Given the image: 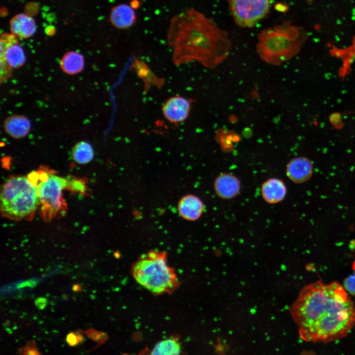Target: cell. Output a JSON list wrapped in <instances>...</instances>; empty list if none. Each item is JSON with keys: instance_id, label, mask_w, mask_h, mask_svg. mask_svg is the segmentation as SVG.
<instances>
[{"instance_id": "cell-1", "label": "cell", "mask_w": 355, "mask_h": 355, "mask_svg": "<svg viewBox=\"0 0 355 355\" xmlns=\"http://www.w3.org/2000/svg\"><path fill=\"white\" fill-rule=\"evenodd\" d=\"M301 338L329 343L344 338L355 324V307L338 282L320 281L305 285L290 308Z\"/></svg>"}, {"instance_id": "cell-2", "label": "cell", "mask_w": 355, "mask_h": 355, "mask_svg": "<svg viewBox=\"0 0 355 355\" xmlns=\"http://www.w3.org/2000/svg\"><path fill=\"white\" fill-rule=\"evenodd\" d=\"M167 40L175 65L197 62L210 69L227 58L232 47L227 33L193 8L171 19Z\"/></svg>"}, {"instance_id": "cell-3", "label": "cell", "mask_w": 355, "mask_h": 355, "mask_svg": "<svg viewBox=\"0 0 355 355\" xmlns=\"http://www.w3.org/2000/svg\"><path fill=\"white\" fill-rule=\"evenodd\" d=\"M306 37L303 28L284 22L259 33L256 52L264 62L280 66L299 52Z\"/></svg>"}, {"instance_id": "cell-4", "label": "cell", "mask_w": 355, "mask_h": 355, "mask_svg": "<svg viewBox=\"0 0 355 355\" xmlns=\"http://www.w3.org/2000/svg\"><path fill=\"white\" fill-rule=\"evenodd\" d=\"M136 281L156 294L170 293L177 288L178 280L168 264L166 252L152 250L142 254L131 269Z\"/></svg>"}, {"instance_id": "cell-5", "label": "cell", "mask_w": 355, "mask_h": 355, "mask_svg": "<svg viewBox=\"0 0 355 355\" xmlns=\"http://www.w3.org/2000/svg\"><path fill=\"white\" fill-rule=\"evenodd\" d=\"M39 204L36 187L28 177L11 176L1 186L0 212L5 217L13 220H31Z\"/></svg>"}, {"instance_id": "cell-6", "label": "cell", "mask_w": 355, "mask_h": 355, "mask_svg": "<svg viewBox=\"0 0 355 355\" xmlns=\"http://www.w3.org/2000/svg\"><path fill=\"white\" fill-rule=\"evenodd\" d=\"M37 189L39 204L38 209L42 219L49 221L63 216L67 210L63 191L72 190L73 181L59 177L47 168L33 171L27 176Z\"/></svg>"}, {"instance_id": "cell-7", "label": "cell", "mask_w": 355, "mask_h": 355, "mask_svg": "<svg viewBox=\"0 0 355 355\" xmlns=\"http://www.w3.org/2000/svg\"><path fill=\"white\" fill-rule=\"evenodd\" d=\"M230 12L237 25L254 26L268 13L271 0H227Z\"/></svg>"}, {"instance_id": "cell-8", "label": "cell", "mask_w": 355, "mask_h": 355, "mask_svg": "<svg viewBox=\"0 0 355 355\" xmlns=\"http://www.w3.org/2000/svg\"><path fill=\"white\" fill-rule=\"evenodd\" d=\"M191 106V100L177 95L166 100L162 111L166 120L173 124L181 123L188 118Z\"/></svg>"}, {"instance_id": "cell-9", "label": "cell", "mask_w": 355, "mask_h": 355, "mask_svg": "<svg viewBox=\"0 0 355 355\" xmlns=\"http://www.w3.org/2000/svg\"><path fill=\"white\" fill-rule=\"evenodd\" d=\"M0 59L12 69L22 66L26 60L24 50L14 35H3L0 38Z\"/></svg>"}, {"instance_id": "cell-10", "label": "cell", "mask_w": 355, "mask_h": 355, "mask_svg": "<svg viewBox=\"0 0 355 355\" xmlns=\"http://www.w3.org/2000/svg\"><path fill=\"white\" fill-rule=\"evenodd\" d=\"M241 187L239 179L231 173L219 175L213 183V188L216 195L225 200L236 197L240 192Z\"/></svg>"}, {"instance_id": "cell-11", "label": "cell", "mask_w": 355, "mask_h": 355, "mask_svg": "<svg viewBox=\"0 0 355 355\" xmlns=\"http://www.w3.org/2000/svg\"><path fill=\"white\" fill-rule=\"evenodd\" d=\"M205 206L197 196L187 194L183 196L178 204V212L181 217L188 221H195L203 214Z\"/></svg>"}, {"instance_id": "cell-12", "label": "cell", "mask_w": 355, "mask_h": 355, "mask_svg": "<svg viewBox=\"0 0 355 355\" xmlns=\"http://www.w3.org/2000/svg\"><path fill=\"white\" fill-rule=\"evenodd\" d=\"M313 166L311 161L305 157H297L291 160L286 168L287 177L293 182L301 183L311 177Z\"/></svg>"}, {"instance_id": "cell-13", "label": "cell", "mask_w": 355, "mask_h": 355, "mask_svg": "<svg viewBox=\"0 0 355 355\" xmlns=\"http://www.w3.org/2000/svg\"><path fill=\"white\" fill-rule=\"evenodd\" d=\"M264 200L270 204L282 201L286 194V188L282 180L277 178H270L263 183L261 188Z\"/></svg>"}, {"instance_id": "cell-14", "label": "cell", "mask_w": 355, "mask_h": 355, "mask_svg": "<svg viewBox=\"0 0 355 355\" xmlns=\"http://www.w3.org/2000/svg\"><path fill=\"white\" fill-rule=\"evenodd\" d=\"M110 20L115 27L126 29L134 25L136 20V15L131 6L120 4L111 9Z\"/></svg>"}, {"instance_id": "cell-15", "label": "cell", "mask_w": 355, "mask_h": 355, "mask_svg": "<svg viewBox=\"0 0 355 355\" xmlns=\"http://www.w3.org/2000/svg\"><path fill=\"white\" fill-rule=\"evenodd\" d=\"M132 69L140 78L144 85V91L146 93L152 87L161 88L165 83L164 79L158 77L142 60L135 59Z\"/></svg>"}, {"instance_id": "cell-16", "label": "cell", "mask_w": 355, "mask_h": 355, "mask_svg": "<svg viewBox=\"0 0 355 355\" xmlns=\"http://www.w3.org/2000/svg\"><path fill=\"white\" fill-rule=\"evenodd\" d=\"M3 127L6 133L10 137L21 139L26 137L29 133L31 123L25 116L15 114L5 119Z\"/></svg>"}, {"instance_id": "cell-17", "label": "cell", "mask_w": 355, "mask_h": 355, "mask_svg": "<svg viewBox=\"0 0 355 355\" xmlns=\"http://www.w3.org/2000/svg\"><path fill=\"white\" fill-rule=\"evenodd\" d=\"M10 29L13 35L23 38L33 36L36 31L33 18L25 14H19L11 21Z\"/></svg>"}, {"instance_id": "cell-18", "label": "cell", "mask_w": 355, "mask_h": 355, "mask_svg": "<svg viewBox=\"0 0 355 355\" xmlns=\"http://www.w3.org/2000/svg\"><path fill=\"white\" fill-rule=\"evenodd\" d=\"M84 60L82 55L76 51L66 53L62 58L60 66L65 73L73 75L80 72L83 69Z\"/></svg>"}, {"instance_id": "cell-19", "label": "cell", "mask_w": 355, "mask_h": 355, "mask_svg": "<svg viewBox=\"0 0 355 355\" xmlns=\"http://www.w3.org/2000/svg\"><path fill=\"white\" fill-rule=\"evenodd\" d=\"M73 160L78 164H86L91 162L94 156L91 145L85 141H81L75 144L72 149Z\"/></svg>"}, {"instance_id": "cell-20", "label": "cell", "mask_w": 355, "mask_h": 355, "mask_svg": "<svg viewBox=\"0 0 355 355\" xmlns=\"http://www.w3.org/2000/svg\"><path fill=\"white\" fill-rule=\"evenodd\" d=\"M181 346L178 340L171 337L163 340L157 343L151 351L152 355H174L181 352Z\"/></svg>"}, {"instance_id": "cell-21", "label": "cell", "mask_w": 355, "mask_h": 355, "mask_svg": "<svg viewBox=\"0 0 355 355\" xmlns=\"http://www.w3.org/2000/svg\"><path fill=\"white\" fill-rule=\"evenodd\" d=\"M77 331L86 334L93 341L97 342L99 345L103 344L107 339L106 335L91 327L85 330L77 329Z\"/></svg>"}, {"instance_id": "cell-22", "label": "cell", "mask_w": 355, "mask_h": 355, "mask_svg": "<svg viewBox=\"0 0 355 355\" xmlns=\"http://www.w3.org/2000/svg\"><path fill=\"white\" fill-rule=\"evenodd\" d=\"M36 344L34 340L28 341L25 346L19 348L16 354L23 355H40L36 348Z\"/></svg>"}, {"instance_id": "cell-23", "label": "cell", "mask_w": 355, "mask_h": 355, "mask_svg": "<svg viewBox=\"0 0 355 355\" xmlns=\"http://www.w3.org/2000/svg\"><path fill=\"white\" fill-rule=\"evenodd\" d=\"M354 274L346 278L344 281V287L352 296H355V261L353 265Z\"/></svg>"}, {"instance_id": "cell-24", "label": "cell", "mask_w": 355, "mask_h": 355, "mask_svg": "<svg viewBox=\"0 0 355 355\" xmlns=\"http://www.w3.org/2000/svg\"><path fill=\"white\" fill-rule=\"evenodd\" d=\"M11 69L5 61L0 59V79L1 83L5 81L10 77Z\"/></svg>"}, {"instance_id": "cell-25", "label": "cell", "mask_w": 355, "mask_h": 355, "mask_svg": "<svg viewBox=\"0 0 355 355\" xmlns=\"http://www.w3.org/2000/svg\"><path fill=\"white\" fill-rule=\"evenodd\" d=\"M66 341L68 344L71 347H74L80 344L78 332L71 331L66 336Z\"/></svg>"}, {"instance_id": "cell-26", "label": "cell", "mask_w": 355, "mask_h": 355, "mask_svg": "<svg viewBox=\"0 0 355 355\" xmlns=\"http://www.w3.org/2000/svg\"><path fill=\"white\" fill-rule=\"evenodd\" d=\"M47 304V300L44 297H40L35 301V305L38 310H43Z\"/></svg>"}, {"instance_id": "cell-27", "label": "cell", "mask_w": 355, "mask_h": 355, "mask_svg": "<svg viewBox=\"0 0 355 355\" xmlns=\"http://www.w3.org/2000/svg\"><path fill=\"white\" fill-rule=\"evenodd\" d=\"M38 283V281L35 280H30L23 282L17 285V288H22L26 286H29L30 287H33L35 286Z\"/></svg>"}, {"instance_id": "cell-28", "label": "cell", "mask_w": 355, "mask_h": 355, "mask_svg": "<svg viewBox=\"0 0 355 355\" xmlns=\"http://www.w3.org/2000/svg\"><path fill=\"white\" fill-rule=\"evenodd\" d=\"M72 290L76 292H81L82 291V287L78 284H74L72 286Z\"/></svg>"}]
</instances>
